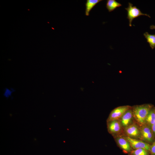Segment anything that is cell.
I'll return each mask as SVG.
<instances>
[{"mask_svg":"<svg viewBox=\"0 0 155 155\" xmlns=\"http://www.w3.org/2000/svg\"><path fill=\"white\" fill-rule=\"evenodd\" d=\"M102 1V0H87L85 3V14L88 16L89 13L92 9L98 3Z\"/></svg>","mask_w":155,"mask_h":155,"instance_id":"8fae6325","label":"cell"},{"mask_svg":"<svg viewBox=\"0 0 155 155\" xmlns=\"http://www.w3.org/2000/svg\"><path fill=\"white\" fill-rule=\"evenodd\" d=\"M132 106L124 105L117 107L110 112L106 121L111 120H119L121 117L128 110L131 108Z\"/></svg>","mask_w":155,"mask_h":155,"instance_id":"8992f818","label":"cell"},{"mask_svg":"<svg viewBox=\"0 0 155 155\" xmlns=\"http://www.w3.org/2000/svg\"><path fill=\"white\" fill-rule=\"evenodd\" d=\"M119 120L124 129L133 123L135 121L132 115L131 108L127 111Z\"/></svg>","mask_w":155,"mask_h":155,"instance_id":"9c48e42d","label":"cell"},{"mask_svg":"<svg viewBox=\"0 0 155 155\" xmlns=\"http://www.w3.org/2000/svg\"><path fill=\"white\" fill-rule=\"evenodd\" d=\"M121 6L120 3L115 0H107L106 4V7L109 12H111Z\"/></svg>","mask_w":155,"mask_h":155,"instance_id":"7c38bea8","label":"cell"},{"mask_svg":"<svg viewBox=\"0 0 155 155\" xmlns=\"http://www.w3.org/2000/svg\"><path fill=\"white\" fill-rule=\"evenodd\" d=\"M152 130L155 135V122L151 127Z\"/></svg>","mask_w":155,"mask_h":155,"instance_id":"e0dca14e","label":"cell"},{"mask_svg":"<svg viewBox=\"0 0 155 155\" xmlns=\"http://www.w3.org/2000/svg\"><path fill=\"white\" fill-rule=\"evenodd\" d=\"M155 122V107L153 106L150 111L145 121V124L151 127Z\"/></svg>","mask_w":155,"mask_h":155,"instance_id":"30bf717a","label":"cell"},{"mask_svg":"<svg viewBox=\"0 0 155 155\" xmlns=\"http://www.w3.org/2000/svg\"><path fill=\"white\" fill-rule=\"evenodd\" d=\"M144 36L150 47L152 49H154L155 48V34H150L146 32L144 34Z\"/></svg>","mask_w":155,"mask_h":155,"instance_id":"4fadbf2b","label":"cell"},{"mask_svg":"<svg viewBox=\"0 0 155 155\" xmlns=\"http://www.w3.org/2000/svg\"><path fill=\"white\" fill-rule=\"evenodd\" d=\"M153 106H154L150 104L132 106V115L135 122L139 126L144 124L146 119Z\"/></svg>","mask_w":155,"mask_h":155,"instance_id":"6da1fadb","label":"cell"},{"mask_svg":"<svg viewBox=\"0 0 155 155\" xmlns=\"http://www.w3.org/2000/svg\"><path fill=\"white\" fill-rule=\"evenodd\" d=\"M106 124L108 131L113 138L120 136H124V129L119 120L107 121Z\"/></svg>","mask_w":155,"mask_h":155,"instance_id":"7a4b0ae2","label":"cell"},{"mask_svg":"<svg viewBox=\"0 0 155 155\" xmlns=\"http://www.w3.org/2000/svg\"><path fill=\"white\" fill-rule=\"evenodd\" d=\"M124 136L129 142L133 150L143 148L150 152L151 145L141 140L132 138L127 136Z\"/></svg>","mask_w":155,"mask_h":155,"instance_id":"ba28073f","label":"cell"},{"mask_svg":"<svg viewBox=\"0 0 155 155\" xmlns=\"http://www.w3.org/2000/svg\"><path fill=\"white\" fill-rule=\"evenodd\" d=\"M15 90L11 88H5L4 90L3 95L6 99L10 98L15 92Z\"/></svg>","mask_w":155,"mask_h":155,"instance_id":"9a60e30c","label":"cell"},{"mask_svg":"<svg viewBox=\"0 0 155 155\" xmlns=\"http://www.w3.org/2000/svg\"><path fill=\"white\" fill-rule=\"evenodd\" d=\"M124 136L141 140V132L139 125L134 122L125 128Z\"/></svg>","mask_w":155,"mask_h":155,"instance_id":"5b68a950","label":"cell"},{"mask_svg":"<svg viewBox=\"0 0 155 155\" xmlns=\"http://www.w3.org/2000/svg\"><path fill=\"white\" fill-rule=\"evenodd\" d=\"M150 29H155V26L154 25H152L150 26Z\"/></svg>","mask_w":155,"mask_h":155,"instance_id":"ac0fdd59","label":"cell"},{"mask_svg":"<svg viewBox=\"0 0 155 155\" xmlns=\"http://www.w3.org/2000/svg\"><path fill=\"white\" fill-rule=\"evenodd\" d=\"M150 155H155V139L150 145Z\"/></svg>","mask_w":155,"mask_h":155,"instance_id":"2e32d148","label":"cell"},{"mask_svg":"<svg viewBox=\"0 0 155 155\" xmlns=\"http://www.w3.org/2000/svg\"><path fill=\"white\" fill-rule=\"evenodd\" d=\"M139 126L140 130L141 140L151 145L155 139V135L151 127L145 124Z\"/></svg>","mask_w":155,"mask_h":155,"instance_id":"3957f363","label":"cell"},{"mask_svg":"<svg viewBox=\"0 0 155 155\" xmlns=\"http://www.w3.org/2000/svg\"><path fill=\"white\" fill-rule=\"evenodd\" d=\"M127 11V18L128 20L129 25L132 26V22L135 18L141 16H146L149 18L150 17L149 15L142 13L140 9L136 6H133L132 4L129 2L128 7L125 8Z\"/></svg>","mask_w":155,"mask_h":155,"instance_id":"277c9868","label":"cell"},{"mask_svg":"<svg viewBox=\"0 0 155 155\" xmlns=\"http://www.w3.org/2000/svg\"><path fill=\"white\" fill-rule=\"evenodd\" d=\"M114 138L117 146L125 153L129 154L133 150L130 143L124 136H119Z\"/></svg>","mask_w":155,"mask_h":155,"instance_id":"52a82bcc","label":"cell"},{"mask_svg":"<svg viewBox=\"0 0 155 155\" xmlns=\"http://www.w3.org/2000/svg\"><path fill=\"white\" fill-rule=\"evenodd\" d=\"M129 155H150L149 151L143 148L133 150Z\"/></svg>","mask_w":155,"mask_h":155,"instance_id":"5bb4252c","label":"cell"}]
</instances>
